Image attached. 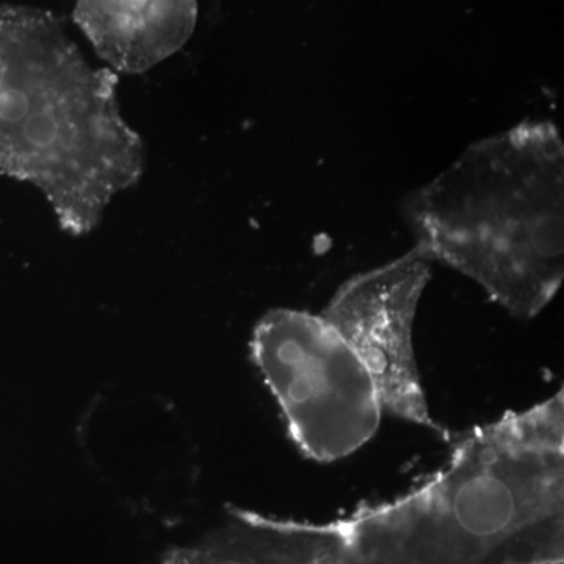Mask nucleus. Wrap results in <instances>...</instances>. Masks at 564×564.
<instances>
[{
	"instance_id": "1",
	"label": "nucleus",
	"mask_w": 564,
	"mask_h": 564,
	"mask_svg": "<svg viewBox=\"0 0 564 564\" xmlns=\"http://www.w3.org/2000/svg\"><path fill=\"white\" fill-rule=\"evenodd\" d=\"M377 564H563L564 392L456 441L443 469L370 508Z\"/></svg>"
},
{
	"instance_id": "2",
	"label": "nucleus",
	"mask_w": 564,
	"mask_h": 564,
	"mask_svg": "<svg viewBox=\"0 0 564 564\" xmlns=\"http://www.w3.org/2000/svg\"><path fill=\"white\" fill-rule=\"evenodd\" d=\"M118 74L95 68L51 11L0 6V174L43 193L63 231L91 232L144 172Z\"/></svg>"
},
{
	"instance_id": "3",
	"label": "nucleus",
	"mask_w": 564,
	"mask_h": 564,
	"mask_svg": "<svg viewBox=\"0 0 564 564\" xmlns=\"http://www.w3.org/2000/svg\"><path fill=\"white\" fill-rule=\"evenodd\" d=\"M408 220L432 261L454 267L508 313L532 318L564 278V148L551 122L477 141L425 187Z\"/></svg>"
},
{
	"instance_id": "4",
	"label": "nucleus",
	"mask_w": 564,
	"mask_h": 564,
	"mask_svg": "<svg viewBox=\"0 0 564 564\" xmlns=\"http://www.w3.org/2000/svg\"><path fill=\"white\" fill-rule=\"evenodd\" d=\"M251 351L307 458L337 462L380 429L383 404L372 378L322 315L269 311L256 325Z\"/></svg>"
},
{
	"instance_id": "5",
	"label": "nucleus",
	"mask_w": 564,
	"mask_h": 564,
	"mask_svg": "<svg viewBox=\"0 0 564 564\" xmlns=\"http://www.w3.org/2000/svg\"><path fill=\"white\" fill-rule=\"evenodd\" d=\"M432 262L415 245L395 261L345 281L322 317L361 359L383 410L448 441L447 430L430 414L413 347L415 311L432 278Z\"/></svg>"
},
{
	"instance_id": "6",
	"label": "nucleus",
	"mask_w": 564,
	"mask_h": 564,
	"mask_svg": "<svg viewBox=\"0 0 564 564\" xmlns=\"http://www.w3.org/2000/svg\"><path fill=\"white\" fill-rule=\"evenodd\" d=\"M74 22L115 74H144L187 44L198 0H76Z\"/></svg>"
},
{
	"instance_id": "7",
	"label": "nucleus",
	"mask_w": 564,
	"mask_h": 564,
	"mask_svg": "<svg viewBox=\"0 0 564 564\" xmlns=\"http://www.w3.org/2000/svg\"><path fill=\"white\" fill-rule=\"evenodd\" d=\"M162 564H345L336 521L325 524L231 510L198 543L170 552Z\"/></svg>"
}]
</instances>
